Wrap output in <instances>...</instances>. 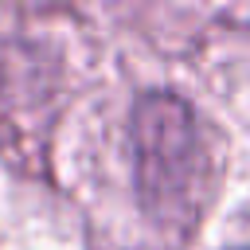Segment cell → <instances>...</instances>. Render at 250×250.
Instances as JSON below:
<instances>
[{
    "label": "cell",
    "mask_w": 250,
    "mask_h": 250,
    "mask_svg": "<svg viewBox=\"0 0 250 250\" xmlns=\"http://www.w3.org/2000/svg\"><path fill=\"white\" fill-rule=\"evenodd\" d=\"M133 172L137 195L152 223L188 234L215 188L219 156L207 121L168 90H152L133 109Z\"/></svg>",
    "instance_id": "obj_1"
}]
</instances>
